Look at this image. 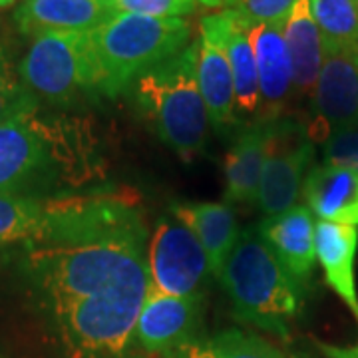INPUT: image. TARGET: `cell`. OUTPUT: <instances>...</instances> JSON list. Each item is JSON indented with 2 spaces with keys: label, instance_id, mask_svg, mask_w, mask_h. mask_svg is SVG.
<instances>
[{
  "label": "cell",
  "instance_id": "1",
  "mask_svg": "<svg viewBox=\"0 0 358 358\" xmlns=\"http://www.w3.org/2000/svg\"><path fill=\"white\" fill-rule=\"evenodd\" d=\"M148 243L140 205L128 195L46 201L44 229L28 263L76 357L122 355L134 341L152 289Z\"/></svg>",
  "mask_w": 358,
  "mask_h": 358
},
{
  "label": "cell",
  "instance_id": "2",
  "mask_svg": "<svg viewBox=\"0 0 358 358\" xmlns=\"http://www.w3.org/2000/svg\"><path fill=\"white\" fill-rule=\"evenodd\" d=\"M128 92L141 117L183 162L203 150L211 122L197 82V40L140 74Z\"/></svg>",
  "mask_w": 358,
  "mask_h": 358
},
{
  "label": "cell",
  "instance_id": "3",
  "mask_svg": "<svg viewBox=\"0 0 358 358\" xmlns=\"http://www.w3.org/2000/svg\"><path fill=\"white\" fill-rule=\"evenodd\" d=\"M92 52L100 76V94L117 98L136 78L192 42L185 18H150L117 13L90 32Z\"/></svg>",
  "mask_w": 358,
  "mask_h": 358
},
{
  "label": "cell",
  "instance_id": "4",
  "mask_svg": "<svg viewBox=\"0 0 358 358\" xmlns=\"http://www.w3.org/2000/svg\"><path fill=\"white\" fill-rule=\"evenodd\" d=\"M239 319L287 334L303 305V291L255 229H243L219 275Z\"/></svg>",
  "mask_w": 358,
  "mask_h": 358
},
{
  "label": "cell",
  "instance_id": "5",
  "mask_svg": "<svg viewBox=\"0 0 358 358\" xmlns=\"http://www.w3.org/2000/svg\"><path fill=\"white\" fill-rule=\"evenodd\" d=\"M18 70L26 90L46 102L72 103L84 94H100L90 32L40 34Z\"/></svg>",
  "mask_w": 358,
  "mask_h": 358
},
{
  "label": "cell",
  "instance_id": "6",
  "mask_svg": "<svg viewBox=\"0 0 358 358\" xmlns=\"http://www.w3.org/2000/svg\"><path fill=\"white\" fill-rule=\"evenodd\" d=\"M315 154L317 143L307 138L303 129L291 122L275 120V131L255 199L265 217L279 215L299 203Z\"/></svg>",
  "mask_w": 358,
  "mask_h": 358
},
{
  "label": "cell",
  "instance_id": "7",
  "mask_svg": "<svg viewBox=\"0 0 358 358\" xmlns=\"http://www.w3.org/2000/svg\"><path fill=\"white\" fill-rule=\"evenodd\" d=\"M150 281L155 293L189 296L201 293L209 261L197 237L179 219L162 217L148 243Z\"/></svg>",
  "mask_w": 358,
  "mask_h": 358
},
{
  "label": "cell",
  "instance_id": "8",
  "mask_svg": "<svg viewBox=\"0 0 358 358\" xmlns=\"http://www.w3.org/2000/svg\"><path fill=\"white\" fill-rule=\"evenodd\" d=\"M310 98L315 143L334 131L358 128V48L324 50Z\"/></svg>",
  "mask_w": 358,
  "mask_h": 358
},
{
  "label": "cell",
  "instance_id": "9",
  "mask_svg": "<svg viewBox=\"0 0 358 358\" xmlns=\"http://www.w3.org/2000/svg\"><path fill=\"white\" fill-rule=\"evenodd\" d=\"M54 167V141L34 114L0 126V195H20Z\"/></svg>",
  "mask_w": 358,
  "mask_h": 358
},
{
  "label": "cell",
  "instance_id": "10",
  "mask_svg": "<svg viewBox=\"0 0 358 358\" xmlns=\"http://www.w3.org/2000/svg\"><path fill=\"white\" fill-rule=\"evenodd\" d=\"M205 294L189 296L150 291L141 307L134 338L148 352H176L195 341V331L203 317Z\"/></svg>",
  "mask_w": 358,
  "mask_h": 358
},
{
  "label": "cell",
  "instance_id": "11",
  "mask_svg": "<svg viewBox=\"0 0 358 358\" xmlns=\"http://www.w3.org/2000/svg\"><path fill=\"white\" fill-rule=\"evenodd\" d=\"M197 82L209 122L219 131L239 126L235 112V88L229 58L221 34L219 13L207 14L199 22L197 36Z\"/></svg>",
  "mask_w": 358,
  "mask_h": 358
},
{
  "label": "cell",
  "instance_id": "12",
  "mask_svg": "<svg viewBox=\"0 0 358 358\" xmlns=\"http://www.w3.org/2000/svg\"><path fill=\"white\" fill-rule=\"evenodd\" d=\"M317 221L307 205L296 203L279 215L263 217L255 229L301 291L317 267Z\"/></svg>",
  "mask_w": 358,
  "mask_h": 358
},
{
  "label": "cell",
  "instance_id": "13",
  "mask_svg": "<svg viewBox=\"0 0 358 358\" xmlns=\"http://www.w3.org/2000/svg\"><path fill=\"white\" fill-rule=\"evenodd\" d=\"M259 76V120H277L294 92L291 54L285 42L282 24L249 26Z\"/></svg>",
  "mask_w": 358,
  "mask_h": 358
},
{
  "label": "cell",
  "instance_id": "14",
  "mask_svg": "<svg viewBox=\"0 0 358 358\" xmlns=\"http://www.w3.org/2000/svg\"><path fill=\"white\" fill-rule=\"evenodd\" d=\"M117 10L106 0H22L14 14L20 32L36 38L50 32H92Z\"/></svg>",
  "mask_w": 358,
  "mask_h": 358
},
{
  "label": "cell",
  "instance_id": "15",
  "mask_svg": "<svg viewBox=\"0 0 358 358\" xmlns=\"http://www.w3.org/2000/svg\"><path fill=\"white\" fill-rule=\"evenodd\" d=\"M275 120H255L239 129L225 157V203H253L265 166Z\"/></svg>",
  "mask_w": 358,
  "mask_h": 358
},
{
  "label": "cell",
  "instance_id": "16",
  "mask_svg": "<svg viewBox=\"0 0 358 358\" xmlns=\"http://www.w3.org/2000/svg\"><path fill=\"white\" fill-rule=\"evenodd\" d=\"M171 213L197 237L209 261L211 275L219 279L241 235L233 207L221 201H176Z\"/></svg>",
  "mask_w": 358,
  "mask_h": 358
},
{
  "label": "cell",
  "instance_id": "17",
  "mask_svg": "<svg viewBox=\"0 0 358 358\" xmlns=\"http://www.w3.org/2000/svg\"><path fill=\"white\" fill-rule=\"evenodd\" d=\"M305 205L320 221L358 227V171L319 164L310 167L303 185Z\"/></svg>",
  "mask_w": 358,
  "mask_h": 358
},
{
  "label": "cell",
  "instance_id": "18",
  "mask_svg": "<svg viewBox=\"0 0 358 358\" xmlns=\"http://www.w3.org/2000/svg\"><path fill=\"white\" fill-rule=\"evenodd\" d=\"M357 255L358 227L317 221V263L327 285L341 296L358 322Z\"/></svg>",
  "mask_w": 358,
  "mask_h": 358
},
{
  "label": "cell",
  "instance_id": "19",
  "mask_svg": "<svg viewBox=\"0 0 358 358\" xmlns=\"http://www.w3.org/2000/svg\"><path fill=\"white\" fill-rule=\"evenodd\" d=\"M282 34L293 62L294 92L310 96L324 60V42L310 0H294L291 13L282 22Z\"/></svg>",
  "mask_w": 358,
  "mask_h": 358
},
{
  "label": "cell",
  "instance_id": "20",
  "mask_svg": "<svg viewBox=\"0 0 358 358\" xmlns=\"http://www.w3.org/2000/svg\"><path fill=\"white\" fill-rule=\"evenodd\" d=\"M221 34L229 58L233 88H235V112L237 117H255L259 114V76L253 44L249 38V26L233 13L221 10Z\"/></svg>",
  "mask_w": 358,
  "mask_h": 358
},
{
  "label": "cell",
  "instance_id": "21",
  "mask_svg": "<svg viewBox=\"0 0 358 358\" xmlns=\"http://www.w3.org/2000/svg\"><path fill=\"white\" fill-rule=\"evenodd\" d=\"M173 358H285L263 336L241 329H225L201 341H192L173 352Z\"/></svg>",
  "mask_w": 358,
  "mask_h": 358
},
{
  "label": "cell",
  "instance_id": "22",
  "mask_svg": "<svg viewBox=\"0 0 358 358\" xmlns=\"http://www.w3.org/2000/svg\"><path fill=\"white\" fill-rule=\"evenodd\" d=\"M46 201L28 195H0V245L34 243L44 229Z\"/></svg>",
  "mask_w": 358,
  "mask_h": 358
},
{
  "label": "cell",
  "instance_id": "23",
  "mask_svg": "<svg viewBox=\"0 0 358 358\" xmlns=\"http://www.w3.org/2000/svg\"><path fill=\"white\" fill-rule=\"evenodd\" d=\"M324 50L358 48V0H310Z\"/></svg>",
  "mask_w": 358,
  "mask_h": 358
},
{
  "label": "cell",
  "instance_id": "24",
  "mask_svg": "<svg viewBox=\"0 0 358 358\" xmlns=\"http://www.w3.org/2000/svg\"><path fill=\"white\" fill-rule=\"evenodd\" d=\"M293 4L294 0H227L225 10H233L247 26L282 24Z\"/></svg>",
  "mask_w": 358,
  "mask_h": 358
},
{
  "label": "cell",
  "instance_id": "25",
  "mask_svg": "<svg viewBox=\"0 0 358 358\" xmlns=\"http://www.w3.org/2000/svg\"><path fill=\"white\" fill-rule=\"evenodd\" d=\"M112 4L117 13L150 18H187L197 10L195 0H114Z\"/></svg>",
  "mask_w": 358,
  "mask_h": 358
},
{
  "label": "cell",
  "instance_id": "26",
  "mask_svg": "<svg viewBox=\"0 0 358 358\" xmlns=\"http://www.w3.org/2000/svg\"><path fill=\"white\" fill-rule=\"evenodd\" d=\"M34 96L26 90L24 84L14 82L6 68L0 64V126L20 115L34 114Z\"/></svg>",
  "mask_w": 358,
  "mask_h": 358
},
{
  "label": "cell",
  "instance_id": "27",
  "mask_svg": "<svg viewBox=\"0 0 358 358\" xmlns=\"http://www.w3.org/2000/svg\"><path fill=\"white\" fill-rule=\"evenodd\" d=\"M322 164L350 167L358 171V128L334 131L320 141Z\"/></svg>",
  "mask_w": 358,
  "mask_h": 358
},
{
  "label": "cell",
  "instance_id": "28",
  "mask_svg": "<svg viewBox=\"0 0 358 358\" xmlns=\"http://www.w3.org/2000/svg\"><path fill=\"white\" fill-rule=\"evenodd\" d=\"M197 6L205 8H227V0H195Z\"/></svg>",
  "mask_w": 358,
  "mask_h": 358
},
{
  "label": "cell",
  "instance_id": "29",
  "mask_svg": "<svg viewBox=\"0 0 358 358\" xmlns=\"http://www.w3.org/2000/svg\"><path fill=\"white\" fill-rule=\"evenodd\" d=\"M333 358H358V346L348 350H333Z\"/></svg>",
  "mask_w": 358,
  "mask_h": 358
},
{
  "label": "cell",
  "instance_id": "30",
  "mask_svg": "<svg viewBox=\"0 0 358 358\" xmlns=\"http://www.w3.org/2000/svg\"><path fill=\"white\" fill-rule=\"evenodd\" d=\"M16 0H0V8H10Z\"/></svg>",
  "mask_w": 358,
  "mask_h": 358
},
{
  "label": "cell",
  "instance_id": "31",
  "mask_svg": "<svg viewBox=\"0 0 358 358\" xmlns=\"http://www.w3.org/2000/svg\"><path fill=\"white\" fill-rule=\"evenodd\" d=\"M106 2H114V0H106Z\"/></svg>",
  "mask_w": 358,
  "mask_h": 358
}]
</instances>
